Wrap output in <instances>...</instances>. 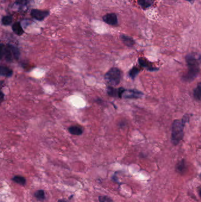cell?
Listing matches in <instances>:
<instances>
[{
    "label": "cell",
    "instance_id": "cell-1",
    "mask_svg": "<svg viewBox=\"0 0 201 202\" xmlns=\"http://www.w3.org/2000/svg\"><path fill=\"white\" fill-rule=\"evenodd\" d=\"M186 62L188 70L186 74L183 75V81L185 82H192L197 77L200 72L201 56L197 53H190L186 56Z\"/></svg>",
    "mask_w": 201,
    "mask_h": 202
},
{
    "label": "cell",
    "instance_id": "cell-2",
    "mask_svg": "<svg viewBox=\"0 0 201 202\" xmlns=\"http://www.w3.org/2000/svg\"><path fill=\"white\" fill-rule=\"evenodd\" d=\"M189 120L188 115L183 116L182 120H176L172 124V143L173 145H177L183 138V130L185 125Z\"/></svg>",
    "mask_w": 201,
    "mask_h": 202
},
{
    "label": "cell",
    "instance_id": "cell-3",
    "mask_svg": "<svg viewBox=\"0 0 201 202\" xmlns=\"http://www.w3.org/2000/svg\"><path fill=\"white\" fill-rule=\"evenodd\" d=\"M105 81L110 86L118 85L122 79V72L116 68H113L109 70L105 76Z\"/></svg>",
    "mask_w": 201,
    "mask_h": 202
},
{
    "label": "cell",
    "instance_id": "cell-4",
    "mask_svg": "<svg viewBox=\"0 0 201 202\" xmlns=\"http://www.w3.org/2000/svg\"><path fill=\"white\" fill-rule=\"evenodd\" d=\"M143 95V94L140 91H139L135 89H125L122 98L125 99H138Z\"/></svg>",
    "mask_w": 201,
    "mask_h": 202
},
{
    "label": "cell",
    "instance_id": "cell-5",
    "mask_svg": "<svg viewBox=\"0 0 201 202\" xmlns=\"http://www.w3.org/2000/svg\"><path fill=\"white\" fill-rule=\"evenodd\" d=\"M138 62L141 67L144 68L150 72H155L158 70V68L154 67L152 63L148 61L146 58L144 57L139 58Z\"/></svg>",
    "mask_w": 201,
    "mask_h": 202
},
{
    "label": "cell",
    "instance_id": "cell-6",
    "mask_svg": "<svg viewBox=\"0 0 201 202\" xmlns=\"http://www.w3.org/2000/svg\"><path fill=\"white\" fill-rule=\"evenodd\" d=\"M103 21L109 25H116L118 22L117 15L114 13H110L107 14L103 16Z\"/></svg>",
    "mask_w": 201,
    "mask_h": 202
},
{
    "label": "cell",
    "instance_id": "cell-7",
    "mask_svg": "<svg viewBox=\"0 0 201 202\" xmlns=\"http://www.w3.org/2000/svg\"><path fill=\"white\" fill-rule=\"evenodd\" d=\"M125 88H115L113 86H109L107 88V94L111 97L122 98V95Z\"/></svg>",
    "mask_w": 201,
    "mask_h": 202
},
{
    "label": "cell",
    "instance_id": "cell-8",
    "mask_svg": "<svg viewBox=\"0 0 201 202\" xmlns=\"http://www.w3.org/2000/svg\"><path fill=\"white\" fill-rule=\"evenodd\" d=\"M48 15H49L48 11H40L38 10H33L32 11V17L35 19L40 21L44 20Z\"/></svg>",
    "mask_w": 201,
    "mask_h": 202
},
{
    "label": "cell",
    "instance_id": "cell-9",
    "mask_svg": "<svg viewBox=\"0 0 201 202\" xmlns=\"http://www.w3.org/2000/svg\"><path fill=\"white\" fill-rule=\"evenodd\" d=\"M6 60L7 62H12L14 59L13 55V51L11 48V45H8L6 47H5L4 49V55Z\"/></svg>",
    "mask_w": 201,
    "mask_h": 202
},
{
    "label": "cell",
    "instance_id": "cell-10",
    "mask_svg": "<svg viewBox=\"0 0 201 202\" xmlns=\"http://www.w3.org/2000/svg\"><path fill=\"white\" fill-rule=\"evenodd\" d=\"M120 37L123 43L128 47H132L133 46H134V44H135V40L131 37L123 34L120 36Z\"/></svg>",
    "mask_w": 201,
    "mask_h": 202
},
{
    "label": "cell",
    "instance_id": "cell-11",
    "mask_svg": "<svg viewBox=\"0 0 201 202\" xmlns=\"http://www.w3.org/2000/svg\"><path fill=\"white\" fill-rule=\"evenodd\" d=\"M13 70L6 66H0V75L6 77H10L13 75Z\"/></svg>",
    "mask_w": 201,
    "mask_h": 202
},
{
    "label": "cell",
    "instance_id": "cell-12",
    "mask_svg": "<svg viewBox=\"0 0 201 202\" xmlns=\"http://www.w3.org/2000/svg\"><path fill=\"white\" fill-rule=\"evenodd\" d=\"M69 133L75 135H80L83 134V130L80 126H71L69 128Z\"/></svg>",
    "mask_w": 201,
    "mask_h": 202
},
{
    "label": "cell",
    "instance_id": "cell-13",
    "mask_svg": "<svg viewBox=\"0 0 201 202\" xmlns=\"http://www.w3.org/2000/svg\"><path fill=\"white\" fill-rule=\"evenodd\" d=\"M139 5L143 9H147L148 8L153 4V1L152 0H138Z\"/></svg>",
    "mask_w": 201,
    "mask_h": 202
},
{
    "label": "cell",
    "instance_id": "cell-14",
    "mask_svg": "<svg viewBox=\"0 0 201 202\" xmlns=\"http://www.w3.org/2000/svg\"><path fill=\"white\" fill-rule=\"evenodd\" d=\"M13 30L16 34L19 36L22 35L24 33L23 29L19 23H16L14 24V25H13Z\"/></svg>",
    "mask_w": 201,
    "mask_h": 202
},
{
    "label": "cell",
    "instance_id": "cell-15",
    "mask_svg": "<svg viewBox=\"0 0 201 202\" xmlns=\"http://www.w3.org/2000/svg\"><path fill=\"white\" fill-rule=\"evenodd\" d=\"M176 170L177 172H178L181 174H182L184 173V171L186 170V165H185L184 160H181V161H179L177 164H176Z\"/></svg>",
    "mask_w": 201,
    "mask_h": 202
},
{
    "label": "cell",
    "instance_id": "cell-16",
    "mask_svg": "<svg viewBox=\"0 0 201 202\" xmlns=\"http://www.w3.org/2000/svg\"><path fill=\"white\" fill-rule=\"evenodd\" d=\"M194 96L196 101H201V83H199L194 91Z\"/></svg>",
    "mask_w": 201,
    "mask_h": 202
},
{
    "label": "cell",
    "instance_id": "cell-17",
    "mask_svg": "<svg viewBox=\"0 0 201 202\" xmlns=\"http://www.w3.org/2000/svg\"><path fill=\"white\" fill-rule=\"evenodd\" d=\"M35 197L38 200L43 202L45 199V192L44 190H39L37 191L35 194H34Z\"/></svg>",
    "mask_w": 201,
    "mask_h": 202
},
{
    "label": "cell",
    "instance_id": "cell-18",
    "mask_svg": "<svg viewBox=\"0 0 201 202\" xmlns=\"http://www.w3.org/2000/svg\"><path fill=\"white\" fill-rule=\"evenodd\" d=\"M12 180L15 183H18L19 184L22 185V186H24L26 183V180H25V178L22 177V176H14L13 177Z\"/></svg>",
    "mask_w": 201,
    "mask_h": 202
},
{
    "label": "cell",
    "instance_id": "cell-19",
    "mask_svg": "<svg viewBox=\"0 0 201 202\" xmlns=\"http://www.w3.org/2000/svg\"><path fill=\"white\" fill-rule=\"evenodd\" d=\"M140 69H139L137 67H133L132 69L129 71V76L132 78V79H135V77L140 72Z\"/></svg>",
    "mask_w": 201,
    "mask_h": 202
},
{
    "label": "cell",
    "instance_id": "cell-20",
    "mask_svg": "<svg viewBox=\"0 0 201 202\" xmlns=\"http://www.w3.org/2000/svg\"><path fill=\"white\" fill-rule=\"evenodd\" d=\"M2 23L4 25H10L12 23V17L11 16H5L2 19Z\"/></svg>",
    "mask_w": 201,
    "mask_h": 202
},
{
    "label": "cell",
    "instance_id": "cell-21",
    "mask_svg": "<svg viewBox=\"0 0 201 202\" xmlns=\"http://www.w3.org/2000/svg\"><path fill=\"white\" fill-rule=\"evenodd\" d=\"M11 50L13 51L14 59H18L19 56V49L17 47H14L13 46H11Z\"/></svg>",
    "mask_w": 201,
    "mask_h": 202
},
{
    "label": "cell",
    "instance_id": "cell-22",
    "mask_svg": "<svg viewBox=\"0 0 201 202\" xmlns=\"http://www.w3.org/2000/svg\"><path fill=\"white\" fill-rule=\"evenodd\" d=\"M99 200L100 202H113L112 199L108 196H100Z\"/></svg>",
    "mask_w": 201,
    "mask_h": 202
},
{
    "label": "cell",
    "instance_id": "cell-23",
    "mask_svg": "<svg viewBox=\"0 0 201 202\" xmlns=\"http://www.w3.org/2000/svg\"><path fill=\"white\" fill-rule=\"evenodd\" d=\"M4 49H5V46L4 44H0V60L2 59L4 55Z\"/></svg>",
    "mask_w": 201,
    "mask_h": 202
},
{
    "label": "cell",
    "instance_id": "cell-24",
    "mask_svg": "<svg viewBox=\"0 0 201 202\" xmlns=\"http://www.w3.org/2000/svg\"><path fill=\"white\" fill-rule=\"evenodd\" d=\"M4 94L0 90V102H1L2 101L4 100Z\"/></svg>",
    "mask_w": 201,
    "mask_h": 202
},
{
    "label": "cell",
    "instance_id": "cell-25",
    "mask_svg": "<svg viewBox=\"0 0 201 202\" xmlns=\"http://www.w3.org/2000/svg\"><path fill=\"white\" fill-rule=\"evenodd\" d=\"M58 202H68L66 200H65V199H60V200H59L58 201Z\"/></svg>",
    "mask_w": 201,
    "mask_h": 202
},
{
    "label": "cell",
    "instance_id": "cell-26",
    "mask_svg": "<svg viewBox=\"0 0 201 202\" xmlns=\"http://www.w3.org/2000/svg\"><path fill=\"white\" fill-rule=\"evenodd\" d=\"M186 1H189V2H193V1H194L195 0H186Z\"/></svg>",
    "mask_w": 201,
    "mask_h": 202
}]
</instances>
